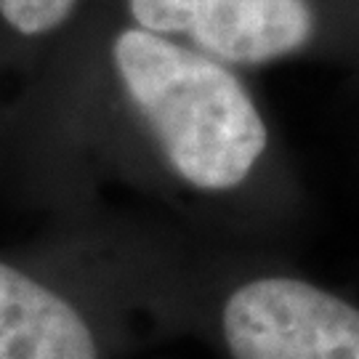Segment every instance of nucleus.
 <instances>
[{
	"mask_svg": "<svg viewBox=\"0 0 359 359\" xmlns=\"http://www.w3.org/2000/svg\"><path fill=\"white\" fill-rule=\"evenodd\" d=\"M112 65L181 184L226 194L253 176L269 126L234 67L133 25L112 40Z\"/></svg>",
	"mask_w": 359,
	"mask_h": 359,
	"instance_id": "1",
	"label": "nucleus"
},
{
	"mask_svg": "<svg viewBox=\"0 0 359 359\" xmlns=\"http://www.w3.org/2000/svg\"><path fill=\"white\" fill-rule=\"evenodd\" d=\"M221 327L231 359H359V309L298 277L243 283Z\"/></svg>",
	"mask_w": 359,
	"mask_h": 359,
	"instance_id": "2",
	"label": "nucleus"
},
{
	"mask_svg": "<svg viewBox=\"0 0 359 359\" xmlns=\"http://www.w3.org/2000/svg\"><path fill=\"white\" fill-rule=\"evenodd\" d=\"M126 6L133 27L234 69L287 59L317 32L309 0H126Z\"/></svg>",
	"mask_w": 359,
	"mask_h": 359,
	"instance_id": "3",
	"label": "nucleus"
},
{
	"mask_svg": "<svg viewBox=\"0 0 359 359\" xmlns=\"http://www.w3.org/2000/svg\"><path fill=\"white\" fill-rule=\"evenodd\" d=\"M0 359H99V351L67 298L0 264Z\"/></svg>",
	"mask_w": 359,
	"mask_h": 359,
	"instance_id": "4",
	"label": "nucleus"
},
{
	"mask_svg": "<svg viewBox=\"0 0 359 359\" xmlns=\"http://www.w3.org/2000/svg\"><path fill=\"white\" fill-rule=\"evenodd\" d=\"M80 0H0V16L25 38L48 35L72 16Z\"/></svg>",
	"mask_w": 359,
	"mask_h": 359,
	"instance_id": "5",
	"label": "nucleus"
}]
</instances>
